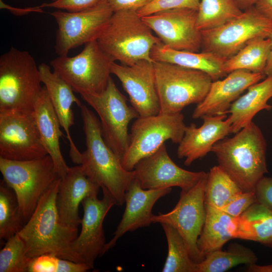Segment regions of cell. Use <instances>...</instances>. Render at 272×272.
<instances>
[{
	"label": "cell",
	"mask_w": 272,
	"mask_h": 272,
	"mask_svg": "<svg viewBox=\"0 0 272 272\" xmlns=\"http://www.w3.org/2000/svg\"><path fill=\"white\" fill-rule=\"evenodd\" d=\"M256 202L255 190L243 191L221 210L232 217L237 218Z\"/></svg>",
	"instance_id": "74e56055"
},
{
	"label": "cell",
	"mask_w": 272,
	"mask_h": 272,
	"mask_svg": "<svg viewBox=\"0 0 272 272\" xmlns=\"http://www.w3.org/2000/svg\"><path fill=\"white\" fill-rule=\"evenodd\" d=\"M114 62L100 47L97 40H93L86 43L77 55L58 56L50 61V65L75 92L94 94L106 88Z\"/></svg>",
	"instance_id": "ba28073f"
},
{
	"label": "cell",
	"mask_w": 272,
	"mask_h": 272,
	"mask_svg": "<svg viewBox=\"0 0 272 272\" xmlns=\"http://www.w3.org/2000/svg\"><path fill=\"white\" fill-rule=\"evenodd\" d=\"M100 118L103 137L109 148L121 159L129 141L128 125L139 115L127 104L111 77L106 88L99 93L80 94Z\"/></svg>",
	"instance_id": "30bf717a"
},
{
	"label": "cell",
	"mask_w": 272,
	"mask_h": 272,
	"mask_svg": "<svg viewBox=\"0 0 272 272\" xmlns=\"http://www.w3.org/2000/svg\"><path fill=\"white\" fill-rule=\"evenodd\" d=\"M41 83L38 66L31 54L11 47L0 57V111H33Z\"/></svg>",
	"instance_id": "5b68a950"
},
{
	"label": "cell",
	"mask_w": 272,
	"mask_h": 272,
	"mask_svg": "<svg viewBox=\"0 0 272 272\" xmlns=\"http://www.w3.org/2000/svg\"><path fill=\"white\" fill-rule=\"evenodd\" d=\"M92 269L86 263L45 254L31 258L29 272H85Z\"/></svg>",
	"instance_id": "d590c367"
},
{
	"label": "cell",
	"mask_w": 272,
	"mask_h": 272,
	"mask_svg": "<svg viewBox=\"0 0 272 272\" xmlns=\"http://www.w3.org/2000/svg\"><path fill=\"white\" fill-rule=\"evenodd\" d=\"M185 127L181 112L138 117L131 126L129 144L121 159L123 168L133 170L141 160L156 152L166 141L179 144Z\"/></svg>",
	"instance_id": "9c48e42d"
},
{
	"label": "cell",
	"mask_w": 272,
	"mask_h": 272,
	"mask_svg": "<svg viewBox=\"0 0 272 272\" xmlns=\"http://www.w3.org/2000/svg\"><path fill=\"white\" fill-rule=\"evenodd\" d=\"M33 111H0V157L26 161L48 155L41 140Z\"/></svg>",
	"instance_id": "5bb4252c"
},
{
	"label": "cell",
	"mask_w": 272,
	"mask_h": 272,
	"mask_svg": "<svg viewBox=\"0 0 272 272\" xmlns=\"http://www.w3.org/2000/svg\"><path fill=\"white\" fill-rule=\"evenodd\" d=\"M200 32L201 51L212 52L227 59L250 40L268 37L272 32V20L253 6L218 27Z\"/></svg>",
	"instance_id": "8fae6325"
},
{
	"label": "cell",
	"mask_w": 272,
	"mask_h": 272,
	"mask_svg": "<svg viewBox=\"0 0 272 272\" xmlns=\"http://www.w3.org/2000/svg\"><path fill=\"white\" fill-rule=\"evenodd\" d=\"M254 7L262 15L272 20V0H259Z\"/></svg>",
	"instance_id": "7bdbcfd3"
},
{
	"label": "cell",
	"mask_w": 272,
	"mask_h": 272,
	"mask_svg": "<svg viewBox=\"0 0 272 272\" xmlns=\"http://www.w3.org/2000/svg\"><path fill=\"white\" fill-rule=\"evenodd\" d=\"M102 0H55L43 3L40 8H53L70 12H78L90 8Z\"/></svg>",
	"instance_id": "f35d334b"
},
{
	"label": "cell",
	"mask_w": 272,
	"mask_h": 272,
	"mask_svg": "<svg viewBox=\"0 0 272 272\" xmlns=\"http://www.w3.org/2000/svg\"><path fill=\"white\" fill-rule=\"evenodd\" d=\"M264 74L243 70L233 71L222 80L214 81L203 100L196 104L192 117L226 114L232 104L251 85L265 78Z\"/></svg>",
	"instance_id": "d6986e66"
},
{
	"label": "cell",
	"mask_w": 272,
	"mask_h": 272,
	"mask_svg": "<svg viewBox=\"0 0 272 272\" xmlns=\"http://www.w3.org/2000/svg\"><path fill=\"white\" fill-rule=\"evenodd\" d=\"M41 82L45 87L52 106L64 129L70 145V157L72 161L79 165L82 157L72 138L70 128L74 125V116L72 105L75 103L80 107L82 104L75 95L73 88L45 63L38 65Z\"/></svg>",
	"instance_id": "603a6c76"
},
{
	"label": "cell",
	"mask_w": 272,
	"mask_h": 272,
	"mask_svg": "<svg viewBox=\"0 0 272 272\" xmlns=\"http://www.w3.org/2000/svg\"><path fill=\"white\" fill-rule=\"evenodd\" d=\"M81 109L86 149L80 165L85 174L112 196L115 205L125 202V193L135 178L133 170L125 169L121 159L107 145L97 116L86 105Z\"/></svg>",
	"instance_id": "7a4b0ae2"
},
{
	"label": "cell",
	"mask_w": 272,
	"mask_h": 272,
	"mask_svg": "<svg viewBox=\"0 0 272 272\" xmlns=\"http://www.w3.org/2000/svg\"><path fill=\"white\" fill-rule=\"evenodd\" d=\"M97 41L114 61L125 65L141 60L153 62L151 49L161 42L137 11L132 10L113 12Z\"/></svg>",
	"instance_id": "277c9868"
},
{
	"label": "cell",
	"mask_w": 272,
	"mask_h": 272,
	"mask_svg": "<svg viewBox=\"0 0 272 272\" xmlns=\"http://www.w3.org/2000/svg\"><path fill=\"white\" fill-rule=\"evenodd\" d=\"M25 222L14 190L3 180L0 184V238L7 240L18 233Z\"/></svg>",
	"instance_id": "836d02e7"
},
{
	"label": "cell",
	"mask_w": 272,
	"mask_h": 272,
	"mask_svg": "<svg viewBox=\"0 0 272 272\" xmlns=\"http://www.w3.org/2000/svg\"><path fill=\"white\" fill-rule=\"evenodd\" d=\"M150 56L153 61L169 62L203 72L213 81L227 75L224 70L227 59L210 52L177 50L160 42L153 47Z\"/></svg>",
	"instance_id": "d4e9b609"
},
{
	"label": "cell",
	"mask_w": 272,
	"mask_h": 272,
	"mask_svg": "<svg viewBox=\"0 0 272 272\" xmlns=\"http://www.w3.org/2000/svg\"><path fill=\"white\" fill-rule=\"evenodd\" d=\"M206 218L197 240L198 248L205 258L208 253L222 249L229 240L235 238L237 218L223 211L205 205Z\"/></svg>",
	"instance_id": "4316f807"
},
{
	"label": "cell",
	"mask_w": 272,
	"mask_h": 272,
	"mask_svg": "<svg viewBox=\"0 0 272 272\" xmlns=\"http://www.w3.org/2000/svg\"><path fill=\"white\" fill-rule=\"evenodd\" d=\"M100 186L88 177L82 166L70 167L60 178L56 197V206L61 222L65 225L78 228L82 219L79 206L86 196L98 194Z\"/></svg>",
	"instance_id": "7402d4cb"
},
{
	"label": "cell",
	"mask_w": 272,
	"mask_h": 272,
	"mask_svg": "<svg viewBox=\"0 0 272 272\" xmlns=\"http://www.w3.org/2000/svg\"><path fill=\"white\" fill-rule=\"evenodd\" d=\"M33 112L43 145L53 160L56 172L61 178L70 167L60 150L59 141L63 135L61 126L44 86L35 102Z\"/></svg>",
	"instance_id": "cb8c5ba5"
},
{
	"label": "cell",
	"mask_w": 272,
	"mask_h": 272,
	"mask_svg": "<svg viewBox=\"0 0 272 272\" xmlns=\"http://www.w3.org/2000/svg\"><path fill=\"white\" fill-rule=\"evenodd\" d=\"M207 175L187 191H181L175 207L167 213L153 215L152 223L166 224L174 227L183 238L191 258L198 263L205 258L197 246V240L206 218L205 194Z\"/></svg>",
	"instance_id": "4fadbf2b"
},
{
	"label": "cell",
	"mask_w": 272,
	"mask_h": 272,
	"mask_svg": "<svg viewBox=\"0 0 272 272\" xmlns=\"http://www.w3.org/2000/svg\"><path fill=\"white\" fill-rule=\"evenodd\" d=\"M255 192L257 202L272 210V177H263L257 183Z\"/></svg>",
	"instance_id": "ab89813d"
},
{
	"label": "cell",
	"mask_w": 272,
	"mask_h": 272,
	"mask_svg": "<svg viewBox=\"0 0 272 272\" xmlns=\"http://www.w3.org/2000/svg\"><path fill=\"white\" fill-rule=\"evenodd\" d=\"M111 73L120 81L139 117L160 113L153 62L141 60L131 65L114 62L111 66Z\"/></svg>",
	"instance_id": "ac0fdd59"
},
{
	"label": "cell",
	"mask_w": 272,
	"mask_h": 272,
	"mask_svg": "<svg viewBox=\"0 0 272 272\" xmlns=\"http://www.w3.org/2000/svg\"><path fill=\"white\" fill-rule=\"evenodd\" d=\"M200 0H152L137 12L141 17H145L161 11L187 8L198 11Z\"/></svg>",
	"instance_id": "8d00e7d4"
},
{
	"label": "cell",
	"mask_w": 272,
	"mask_h": 272,
	"mask_svg": "<svg viewBox=\"0 0 272 272\" xmlns=\"http://www.w3.org/2000/svg\"><path fill=\"white\" fill-rule=\"evenodd\" d=\"M243 191L219 165L207 173L205 205L221 210Z\"/></svg>",
	"instance_id": "f546056e"
},
{
	"label": "cell",
	"mask_w": 272,
	"mask_h": 272,
	"mask_svg": "<svg viewBox=\"0 0 272 272\" xmlns=\"http://www.w3.org/2000/svg\"><path fill=\"white\" fill-rule=\"evenodd\" d=\"M60 178L45 192L26 224L18 234L24 241L27 256L33 258L45 254L80 262L72 249L77 238L78 228L65 225L60 221L56 197Z\"/></svg>",
	"instance_id": "6da1fadb"
},
{
	"label": "cell",
	"mask_w": 272,
	"mask_h": 272,
	"mask_svg": "<svg viewBox=\"0 0 272 272\" xmlns=\"http://www.w3.org/2000/svg\"><path fill=\"white\" fill-rule=\"evenodd\" d=\"M266 148L262 131L252 121L233 137L216 143L211 152L218 165L246 192L255 190L257 183L268 172Z\"/></svg>",
	"instance_id": "3957f363"
},
{
	"label": "cell",
	"mask_w": 272,
	"mask_h": 272,
	"mask_svg": "<svg viewBox=\"0 0 272 272\" xmlns=\"http://www.w3.org/2000/svg\"><path fill=\"white\" fill-rule=\"evenodd\" d=\"M168 244V254L163 272H196L197 263L191 258L185 243L172 226L161 224Z\"/></svg>",
	"instance_id": "d6a6232c"
},
{
	"label": "cell",
	"mask_w": 272,
	"mask_h": 272,
	"mask_svg": "<svg viewBox=\"0 0 272 272\" xmlns=\"http://www.w3.org/2000/svg\"><path fill=\"white\" fill-rule=\"evenodd\" d=\"M270 50L269 38H253L235 55L226 60L225 72L228 74L235 70H243L264 74Z\"/></svg>",
	"instance_id": "f1b7e54d"
},
{
	"label": "cell",
	"mask_w": 272,
	"mask_h": 272,
	"mask_svg": "<svg viewBox=\"0 0 272 272\" xmlns=\"http://www.w3.org/2000/svg\"><path fill=\"white\" fill-rule=\"evenodd\" d=\"M268 38H269L271 42V50L264 71V74L266 76L272 74V32Z\"/></svg>",
	"instance_id": "bcb514c9"
},
{
	"label": "cell",
	"mask_w": 272,
	"mask_h": 272,
	"mask_svg": "<svg viewBox=\"0 0 272 272\" xmlns=\"http://www.w3.org/2000/svg\"><path fill=\"white\" fill-rule=\"evenodd\" d=\"M0 7L1 9H7L9 10L14 15L17 16H22L27 15L30 13L37 12L42 13L43 12L42 8L39 6H36L34 7H30L26 8H17L9 6L5 3L2 0H0Z\"/></svg>",
	"instance_id": "b9f144b4"
},
{
	"label": "cell",
	"mask_w": 272,
	"mask_h": 272,
	"mask_svg": "<svg viewBox=\"0 0 272 272\" xmlns=\"http://www.w3.org/2000/svg\"><path fill=\"white\" fill-rule=\"evenodd\" d=\"M171 188L145 189L134 178L125 193V208L113 237L106 243L104 253L113 247L118 239L127 232L149 226L152 223V209L157 201L169 193Z\"/></svg>",
	"instance_id": "ffe728a7"
},
{
	"label": "cell",
	"mask_w": 272,
	"mask_h": 272,
	"mask_svg": "<svg viewBox=\"0 0 272 272\" xmlns=\"http://www.w3.org/2000/svg\"><path fill=\"white\" fill-rule=\"evenodd\" d=\"M31 258L25 244L17 233L7 240L0 251V272H27Z\"/></svg>",
	"instance_id": "e575fe53"
},
{
	"label": "cell",
	"mask_w": 272,
	"mask_h": 272,
	"mask_svg": "<svg viewBox=\"0 0 272 272\" xmlns=\"http://www.w3.org/2000/svg\"><path fill=\"white\" fill-rule=\"evenodd\" d=\"M102 191L101 199L97 198V194H93L82 200L84 216L81 223V230L72 244V249L80 262L91 268H93L97 258L105 253L106 243L103 224L109 211L115 205L110 194L106 190Z\"/></svg>",
	"instance_id": "2e32d148"
},
{
	"label": "cell",
	"mask_w": 272,
	"mask_h": 272,
	"mask_svg": "<svg viewBox=\"0 0 272 272\" xmlns=\"http://www.w3.org/2000/svg\"><path fill=\"white\" fill-rule=\"evenodd\" d=\"M113 13L104 0L78 12L59 10L50 13L57 25L54 45L56 53L58 56L67 55L71 49L97 40Z\"/></svg>",
	"instance_id": "7c38bea8"
},
{
	"label": "cell",
	"mask_w": 272,
	"mask_h": 272,
	"mask_svg": "<svg viewBox=\"0 0 272 272\" xmlns=\"http://www.w3.org/2000/svg\"><path fill=\"white\" fill-rule=\"evenodd\" d=\"M259 0H233L242 11L255 6Z\"/></svg>",
	"instance_id": "ee69618b"
},
{
	"label": "cell",
	"mask_w": 272,
	"mask_h": 272,
	"mask_svg": "<svg viewBox=\"0 0 272 272\" xmlns=\"http://www.w3.org/2000/svg\"><path fill=\"white\" fill-rule=\"evenodd\" d=\"M201 118L203 123L199 127L193 123L186 126L183 138L178 144L177 157L184 158V164L187 166L206 156L216 143L231 133L227 114L206 115Z\"/></svg>",
	"instance_id": "44dd1931"
},
{
	"label": "cell",
	"mask_w": 272,
	"mask_h": 272,
	"mask_svg": "<svg viewBox=\"0 0 272 272\" xmlns=\"http://www.w3.org/2000/svg\"><path fill=\"white\" fill-rule=\"evenodd\" d=\"M133 171L135 178L145 189L178 187L187 191L207 174L192 172L177 165L169 156L163 144L156 152L141 160Z\"/></svg>",
	"instance_id": "e0dca14e"
},
{
	"label": "cell",
	"mask_w": 272,
	"mask_h": 272,
	"mask_svg": "<svg viewBox=\"0 0 272 272\" xmlns=\"http://www.w3.org/2000/svg\"><path fill=\"white\" fill-rule=\"evenodd\" d=\"M235 238L272 247V210L256 202L237 217Z\"/></svg>",
	"instance_id": "83f0119b"
},
{
	"label": "cell",
	"mask_w": 272,
	"mask_h": 272,
	"mask_svg": "<svg viewBox=\"0 0 272 272\" xmlns=\"http://www.w3.org/2000/svg\"><path fill=\"white\" fill-rule=\"evenodd\" d=\"M242 12L233 0H200L197 27L200 31L218 27L238 17Z\"/></svg>",
	"instance_id": "1f68e13d"
},
{
	"label": "cell",
	"mask_w": 272,
	"mask_h": 272,
	"mask_svg": "<svg viewBox=\"0 0 272 272\" xmlns=\"http://www.w3.org/2000/svg\"><path fill=\"white\" fill-rule=\"evenodd\" d=\"M153 64L160 113H179L189 105L198 104L213 82L200 71L166 62L153 61Z\"/></svg>",
	"instance_id": "8992f818"
},
{
	"label": "cell",
	"mask_w": 272,
	"mask_h": 272,
	"mask_svg": "<svg viewBox=\"0 0 272 272\" xmlns=\"http://www.w3.org/2000/svg\"><path fill=\"white\" fill-rule=\"evenodd\" d=\"M248 270L252 272H272V264L261 266L252 263L249 264Z\"/></svg>",
	"instance_id": "f6af8a7d"
},
{
	"label": "cell",
	"mask_w": 272,
	"mask_h": 272,
	"mask_svg": "<svg viewBox=\"0 0 272 272\" xmlns=\"http://www.w3.org/2000/svg\"><path fill=\"white\" fill-rule=\"evenodd\" d=\"M257 257L250 249L234 244L227 250L219 249L207 254L197 263L196 272H223L240 264L255 263Z\"/></svg>",
	"instance_id": "4dcf8cb0"
},
{
	"label": "cell",
	"mask_w": 272,
	"mask_h": 272,
	"mask_svg": "<svg viewBox=\"0 0 272 272\" xmlns=\"http://www.w3.org/2000/svg\"><path fill=\"white\" fill-rule=\"evenodd\" d=\"M197 11L169 9L142 17L165 46L177 50L199 52L201 35L197 27Z\"/></svg>",
	"instance_id": "9a60e30c"
},
{
	"label": "cell",
	"mask_w": 272,
	"mask_h": 272,
	"mask_svg": "<svg viewBox=\"0 0 272 272\" xmlns=\"http://www.w3.org/2000/svg\"><path fill=\"white\" fill-rule=\"evenodd\" d=\"M55 1V0H52V1Z\"/></svg>",
	"instance_id": "7dc6e473"
},
{
	"label": "cell",
	"mask_w": 272,
	"mask_h": 272,
	"mask_svg": "<svg viewBox=\"0 0 272 272\" xmlns=\"http://www.w3.org/2000/svg\"><path fill=\"white\" fill-rule=\"evenodd\" d=\"M109 5L113 12L132 10L137 11L148 4L152 0H104Z\"/></svg>",
	"instance_id": "60d3db41"
},
{
	"label": "cell",
	"mask_w": 272,
	"mask_h": 272,
	"mask_svg": "<svg viewBox=\"0 0 272 272\" xmlns=\"http://www.w3.org/2000/svg\"><path fill=\"white\" fill-rule=\"evenodd\" d=\"M3 180L15 192L24 221L34 212L42 195L60 177L49 155L26 161L0 157Z\"/></svg>",
	"instance_id": "52a82bcc"
},
{
	"label": "cell",
	"mask_w": 272,
	"mask_h": 272,
	"mask_svg": "<svg viewBox=\"0 0 272 272\" xmlns=\"http://www.w3.org/2000/svg\"><path fill=\"white\" fill-rule=\"evenodd\" d=\"M244 95L231 105L226 114L231 125V133H235L252 121L253 117L262 110H269L267 103L272 98V74L261 82L250 86Z\"/></svg>",
	"instance_id": "484cf974"
}]
</instances>
